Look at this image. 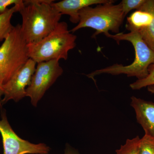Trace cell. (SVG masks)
Masks as SVG:
<instances>
[{"instance_id":"9","label":"cell","mask_w":154,"mask_h":154,"mask_svg":"<svg viewBox=\"0 0 154 154\" xmlns=\"http://www.w3.org/2000/svg\"><path fill=\"white\" fill-rule=\"evenodd\" d=\"M36 64L35 61L29 58L11 79L3 85L4 97L2 100V105L11 100L19 102L26 96V89L31 82Z\"/></svg>"},{"instance_id":"18","label":"cell","mask_w":154,"mask_h":154,"mask_svg":"<svg viewBox=\"0 0 154 154\" xmlns=\"http://www.w3.org/2000/svg\"><path fill=\"white\" fill-rule=\"evenodd\" d=\"M64 154H80L79 152L72 147L69 144H66Z\"/></svg>"},{"instance_id":"5","label":"cell","mask_w":154,"mask_h":154,"mask_svg":"<svg viewBox=\"0 0 154 154\" xmlns=\"http://www.w3.org/2000/svg\"><path fill=\"white\" fill-rule=\"evenodd\" d=\"M29 59L28 44L21 25L14 26L0 46V80L3 85L11 79Z\"/></svg>"},{"instance_id":"20","label":"cell","mask_w":154,"mask_h":154,"mask_svg":"<svg viewBox=\"0 0 154 154\" xmlns=\"http://www.w3.org/2000/svg\"><path fill=\"white\" fill-rule=\"evenodd\" d=\"M148 91L152 94H154V85H151L147 87Z\"/></svg>"},{"instance_id":"1","label":"cell","mask_w":154,"mask_h":154,"mask_svg":"<svg viewBox=\"0 0 154 154\" xmlns=\"http://www.w3.org/2000/svg\"><path fill=\"white\" fill-rule=\"evenodd\" d=\"M54 1L27 0L19 7L21 30L27 44L41 41L54 30L62 15L51 5Z\"/></svg>"},{"instance_id":"15","label":"cell","mask_w":154,"mask_h":154,"mask_svg":"<svg viewBox=\"0 0 154 154\" xmlns=\"http://www.w3.org/2000/svg\"><path fill=\"white\" fill-rule=\"evenodd\" d=\"M138 149L139 154H154V138L145 134L140 139Z\"/></svg>"},{"instance_id":"13","label":"cell","mask_w":154,"mask_h":154,"mask_svg":"<svg viewBox=\"0 0 154 154\" xmlns=\"http://www.w3.org/2000/svg\"><path fill=\"white\" fill-rule=\"evenodd\" d=\"M140 138L137 136L133 138L127 140L125 143L116 151V154H139V144Z\"/></svg>"},{"instance_id":"6","label":"cell","mask_w":154,"mask_h":154,"mask_svg":"<svg viewBox=\"0 0 154 154\" xmlns=\"http://www.w3.org/2000/svg\"><path fill=\"white\" fill-rule=\"evenodd\" d=\"M63 69L59 60H52L37 63L30 85L26 89V96L31 104L36 107L45 92L62 75Z\"/></svg>"},{"instance_id":"10","label":"cell","mask_w":154,"mask_h":154,"mask_svg":"<svg viewBox=\"0 0 154 154\" xmlns=\"http://www.w3.org/2000/svg\"><path fill=\"white\" fill-rule=\"evenodd\" d=\"M131 105L134 110L137 121L145 134L154 138V102L134 96L131 97Z\"/></svg>"},{"instance_id":"8","label":"cell","mask_w":154,"mask_h":154,"mask_svg":"<svg viewBox=\"0 0 154 154\" xmlns=\"http://www.w3.org/2000/svg\"><path fill=\"white\" fill-rule=\"evenodd\" d=\"M126 28L137 32L154 51V0H146L140 8L128 17Z\"/></svg>"},{"instance_id":"11","label":"cell","mask_w":154,"mask_h":154,"mask_svg":"<svg viewBox=\"0 0 154 154\" xmlns=\"http://www.w3.org/2000/svg\"><path fill=\"white\" fill-rule=\"evenodd\" d=\"M110 0H63L53 2L51 5L62 15H69L72 23L79 22V11L86 7L109 2Z\"/></svg>"},{"instance_id":"16","label":"cell","mask_w":154,"mask_h":154,"mask_svg":"<svg viewBox=\"0 0 154 154\" xmlns=\"http://www.w3.org/2000/svg\"><path fill=\"white\" fill-rule=\"evenodd\" d=\"M146 1V0H122L120 4L125 17L131 11L139 10Z\"/></svg>"},{"instance_id":"12","label":"cell","mask_w":154,"mask_h":154,"mask_svg":"<svg viewBox=\"0 0 154 154\" xmlns=\"http://www.w3.org/2000/svg\"><path fill=\"white\" fill-rule=\"evenodd\" d=\"M23 2L8 8L0 14V42L4 41L13 30L14 26L11 24V18L14 13L19 12V7Z\"/></svg>"},{"instance_id":"4","label":"cell","mask_w":154,"mask_h":154,"mask_svg":"<svg viewBox=\"0 0 154 154\" xmlns=\"http://www.w3.org/2000/svg\"><path fill=\"white\" fill-rule=\"evenodd\" d=\"M114 1L96 5V7H86L79 11V22L70 30L74 33L81 28H90L96 30L92 37L111 31L119 33V29L125 18L120 3L114 5Z\"/></svg>"},{"instance_id":"2","label":"cell","mask_w":154,"mask_h":154,"mask_svg":"<svg viewBox=\"0 0 154 154\" xmlns=\"http://www.w3.org/2000/svg\"><path fill=\"white\" fill-rule=\"evenodd\" d=\"M128 33H110L105 36L115 40L119 44L121 41H127L132 44L135 51V58L132 63L127 66L116 63L87 75L94 82L95 77L107 74L117 75L124 74L128 77H135L137 80L144 79L148 75L149 67L154 63V51L149 47L136 31L129 30Z\"/></svg>"},{"instance_id":"7","label":"cell","mask_w":154,"mask_h":154,"mask_svg":"<svg viewBox=\"0 0 154 154\" xmlns=\"http://www.w3.org/2000/svg\"><path fill=\"white\" fill-rule=\"evenodd\" d=\"M0 133L2 139L3 154H48L49 146L45 144H34L19 137L12 129L5 111L1 114Z\"/></svg>"},{"instance_id":"17","label":"cell","mask_w":154,"mask_h":154,"mask_svg":"<svg viewBox=\"0 0 154 154\" xmlns=\"http://www.w3.org/2000/svg\"><path fill=\"white\" fill-rule=\"evenodd\" d=\"M22 0H0V14L5 12L9 6L20 5L23 2Z\"/></svg>"},{"instance_id":"14","label":"cell","mask_w":154,"mask_h":154,"mask_svg":"<svg viewBox=\"0 0 154 154\" xmlns=\"http://www.w3.org/2000/svg\"><path fill=\"white\" fill-rule=\"evenodd\" d=\"M154 85V63L148 68V75L144 79L137 80L130 85V87L133 90H140L148 86Z\"/></svg>"},{"instance_id":"3","label":"cell","mask_w":154,"mask_h":154,"mask_svg":"<svg viewBox=\"0 0 154 154\" xmlns=\"http://www.w3.org/2000/svg\"><path fill=\"white\" fill-rule=\"evenodd\" d=\"M77 36L71 33L66 22H60L41 41L28 44L29 58L36 63L52 60H66L69 51L76 46Z\"/></svg>"},{"instance_id":"19","label":"cell","mask_w":154,"mask_h":154,"mask_svg":"<svg viewBox=\"0 0 154 154\" xmlns=\"http://www.w3.org/2000/svg\"><path fill=\"white\" fill-rule=\"evenodd\" d=\"M4 95V89L2 82L0 80V108H2V97Z\"/></svg>"}]
</instances>
